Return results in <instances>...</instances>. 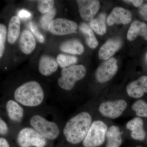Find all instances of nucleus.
Returning a JSON list of instances; mask_svg holds the SVG:
<instances>
[{
  "instance_id": "nucleus-30",
  "label": "nucleus",
  "mask_w": 147,
  "mask_h": 147,
  "mask_svg": "<svg viewBox=\"0 0 147 147\" xmlns=\"http://www.w3.org/2000/svg\"><path fill=\"white\" fill-rule=\"evenodd\" d=\"M8 132V127L6 123L1 118L0 119V134L1 135H5Z\"/></svg>"
},
{
  "instance_id": "nucleus-21",
  "label": "nucleus",
  "mask_w": 147,
  "mask_h": 147,
  "mask_svg": "<svg viewBox=\"0 0 147 147\" xmlns=\"http://www.w3.org/2000/svg\"><path fill=\"white\" fill-rule=\"evenodd\" d=\"M60 49L63 52L72 55H80L84 52V46L78 40H70L64 42L60 46Z\"/></svg>"
},
{
  "instance_id": "nucleus-20",
  "label": "nucleus",
  "mask_w": 147,
  "mask_h": 147,
  "mask_svg": "<svg viewBox=\"0 0 147 147\" xmlns=\"http://www.w3.org/2000/svg\"><path fill=\"white\" fill-rule=\"evenodd\" d=\"M20 19L17 16L11 18L9 23L7 40L11 44H13L17 40L20 32Z\"/></svg>"
},
{
  "instance_id": "nucleus-16",
  "label": "nucleus",
  "mask_w": 147,
  "mask_h": 147,
  "mask_svg": "<svg viewBox=\"0 0 147 147\" xmlns=\"http://www.w3.org/2000/svg\"><path fill=\"white\" fill-rule=\"evenodd\" d=\"M58 66L57 61L53 57L43 55L40 60L38 69L42 75L49 76L57 71Z\"/></svg>"
},
{
  "instance_id": "nucleus-26",
  "label": "nucleus",
  "mask_w": 147,
  "mask_h": 147,
  "mask_svg": "<svg viewBox=\"0 0 147 147\" xmlns=\"http://www.w3.org/2000/svg\"><path fill=\"white\" fill-rule=\"evenodd\" d=\"M56 10L53 8L49 12L45 13L41 17L40 23L42 28L45 30H48V26L50 23L53 21V19L56 15Z\"/></svg>"
},
{
  "instance_id": "nucleus-23",
  "label": "nucleus",
  "mask_w": 147,
  "mask_h": 147,
  "mask_svg": "<svg viewBox=\"0 0 147 147\" xmlns=\"http://www.w3.org/2000/svg\"><path fill=\"white\" fill-rule=\"evenodd\" d=\"M79 28L86 38L87 44L89 47L92 49H94L97 47L98 42L92 29L84 23L81 24Z\"/></svg>"
},
{
  "instance_id": "nucleus-17",
  "label": "nucleus",
  "mask_w": 147,
  "mask_h": 147,
  "mask_svg": "<svg viewBox=\"0 0 147 147\" xmlns=\"http://www.w3.org/2000/svg\"><path fill=\"white\" fill-rule=\"evenodd\" d=\"M36 42L34 36L27 30L22 32L19 39V47L24 54L29 55L35 48Z\"/></svg>"
},
{
  "instance_id": "nucleus-8",
  "label": "nucleus",
  "mask_w": 147,
  "mask_h": 147,
  "mask_svg": "<svg viewBox=\"0 0 147 147\" xmlns=\"http://www.w3.org/2000/svg\"><path fill=\"white\" fill-rule=\"evenodd\" d=\"M77 25L73 21L65 18H58L53 20L48 30L52 34L63 36L76 32Z\"/></svg>"
},
{
  "instance_id": "nucleus-12",
  "label": "nucleus",
  "mask_w": 147,
  "mask_h": 147,
  "mask_svg": "<svg viewBox=\"0 0 147 147\" xmlns=\"http://www.w3.org/2000/svg\"><path fill=\"white\" fill-rule=\"evenodd\" d=\"M127 94L130 97L139 98L147 93V76H143L131 82L126 87Z\"/></svg>"
},
{
  "instance_id": "nucleus-25",
  "label": "nucleus",
  "mask_w": 147,
  "mask_h": 147,
  "mask_svg": "<svg viewBox=\"0 0 147 147\" xmlns=\"http://www.w3.org/2000/svg\"><path fill=\"white\" fill-rule=\"evenodd\" d=\"M132 109L136 112L137 116L147 117V103L144 100H139L134 102Z\"/></svg>"
},
{
  "instance_id": "nucleus-3",
  "label": "nucleus",
  "mask_w": 147,
  "mask_h": 147,
  "mask_svg": "<svg viewBox=\"0 0 147 147\" xmlns=\"http://www.w3.org/2000/svg\"><path fill=\"white\" fill-rule=\"evenodd\" d=\"M86 69L82 65H74L63 69L61 76L58 79L59 86L62 89L70 90L77 81L85 77Z\"/></svg>"
},
{
  "instance_id": "nucleus-19",
  "label": "nucleus",
  "mask_w": 147,
  "mask_h": 147,
  "mask_svg": "<svg viewBox=\"0 0 147 147\" xmlns=\"http://www.w3.org/2000/svg\"><path fill=\"white\" fill-rule=\"evenodd\" d=\"M106 147H119L122 142L121 134L119 127L113 125L109 127L106 134Z\"/></svg>"
},
{
  "instance_id": "nucleus-35",
  "label": "nucleus",
  "mask_w": 147,
  "mask_h": 147,
  "mask_svg": "<svg viewBox=\"0 0 147 147\" xmlns=\"http://www.w3.org/2000/svg\"><path fill=\"white\" fill-rule=\"evenodd\" d=\"M141 147V146H137V147Z\"/></svg>"
},
{
  "instance_id": "nucleus-33",
  "label": "nucleus",
  "mask_w": 147,
  "mask_h": 147,
  "mask_svg": "<svg viewBox=\"0 0 147 147\" xmlns=\"http://www.w3.org/2000/svg\"><path fill=\"white\" fill-rule=\"evenodd\" d=\"M125 2L131 3L133 4V5L136 7H139L142 5L143 4V1L140 0H130V1H123Z\"/></svg>"
},
{
  "instance_id": "nucleus-11",
  "label": "nucleus",
  "mask_w": 147,
  "mask_h": 147,
  "mask_svg": "<svg viewBox=\"0 0 147 147\" xmlns=\"http://www.w3.org/2000/svg\"><path fill=\"white\" fill-rule=\"evenodd\" d=\"M132 15L127 9L121 7H115L108 16L107 23L108 26H112L115 24H129L131 21Z\"/></svg>"
},
{
  "instance_id": "nucleus-28",
  "label": "nucleus",
  "mask_w": 147,
  "mask_h": 147,
  "mask_svg": "<svg viewBox=\"0 0 147 147\" xmlns=\"http://www.w3.org/2000/svg\"><path fill=\"white\" fill-rule=\"evenodd\" d=\"M7 35L6 28L3 24L0 25V57H2L5 50L6 37Z\"/></svg>"
},
{
  "instance_id": "nucleus-13",
  "label": "nucleus",
  "mask_w": 147,
  "mask_h": 147,
  "mask_svg": "<svg viewBox=\"0 0 147 147\" xmlns=\"http://www.w3.org/2000/svg\"><path fill=\"white\" fill-rule=\"evenodd\" d=\"M122 45L120 39L112 38L102 45L98 52V57L101 60H107L113 56Z\"/></svg>"
},
{
  "instance_id": "nucleus-31",
  "label": "nucleus",
  "mask_w": 147,
  "mask_h": 147,
  "mask_svg": "<svg viewBox=\"0 0 147 147\" xmlns=\"http://www.w3.org/2000/svg\"><path fill=\"white\" fill-rule=\"evenodd\" d=\"M32 16V15L30 12L25 9H22L18 13V17L21 19H28L30 18Z\"/></svg>"
},
{
  "instance_id": "nucleus-14",
  "label": "nucleus",
  "mask_w": 147,
  "mask_h": 147,
  "mask_svg": "<svg viewBox=\"0 0 147 147\" xmlns=\"http://www.w3.org/2000/svg\"><path fill=\"white\" fill-rule=\"evenodd\" d=\"M143 120L140 117L134 118L127 122V128L131 130V137L134 140L143 141L145 139L146 133L144 127Z\"/></svg>"
},
{
  "instance_id": "nucleus-1",
  "label": "nucleus",
  "mask_w": 147,
  "mask_h": 147,
  "mask_svg": "<svg viewBox=\"0 0 147 147\" xmlns=\"http://www.w3.org/2000/svg\"><path fill=\"white\" fill-rule=\"evenodd\" d=\"M92 123L91 116L87 112H82L72 117L63 128L66 140L72 144H77L84 141Z\"/></svg>"
},
{
  "instance_id": "nucleus-34",
  "label": "nucleus",
  "mask_w": 147,
  "mask_h": 147,
  "mask_svg": "<svg viewBox=\"0 0 147 147\" xmlns=\"http://www.w3.org/2000/svg\"><path fill=\"white\" fill-rule=\"evenodd\" d=\"M0 147H10L7 140L4 137L0 138Z\"/></svg>"
},
{
  "instance_id": "nucleus-6",
  "label": "nucleus",
  "mask_w": 147,
  "mask_h": 147,
  "mask_svg": "<svg viewBox=\"0 0 147 147\" xmlns=\"http://www.w3.org/2000/svg\"><path fill=\"white\" fill-rule=\"evenodd\" d=\"M107 126L101 121H95L92 123L86 138L83 142L84 147H96L105 141Z\"/></svg>"
},
{
  "instance_id": "nucleus-29",
  "label": "nucleus",
  "mask_w": 147,
  "mask_h": 147,
  "mask_svg": "<svg viewBox=\"0 0 147 147\" xmlns=\"http://www.w3.org/2000/svg\"><path fill=\"white\" fill-rule=\"evenodd\" d=\"M30 28L31 30L33 33L34 34L35 36L39 42H43L44 41V38L43 35L39 31L36 26L32 22H30L29 24Z\"/></svg>"
},
{
  "instance_id": "nucleus-5",
  "label": "nucleus",
  "mask_w": 147,
  "mask_h": 147,
  "mask_svg": "<svg viewBox=\"0 0 147 147\" xmlns=\"http://www.w3.org/2000/svg\"><path fill=\"white\" fill-rule=\"evenodd\" d=\"M47 139L32 127H24L17 134L16 141L20 147H45Z\"/></svg>"
},
{
  "instance_id": "nucleus-27",
  "label": "nucleus",
  "mask_w": 147,
  "mask_h": 147,
  "mask_svg": "<svg viewBox=\"0 0 147 147\" xmlns=\"http://www.w3.org/2000/svg\"><path fill=\"white\" fill-rule=\"evenodd\" d=\"M55 1L52 0H40L38 1V9L42 13H47L53 9Z\"/></svg>"
},
{
  "instance_id": "nucleus-10",
  "label": "nucleus",
  "mask_w": 147,
  "mask_h": 147,
  "mask_svg": "<svg viewBox=\"0 0 147 147\" xmlns=\"http://www.w3.org/2000/svg\"><path fill=\"white\" fill-rule=\"evenodd\" d=\"M80 16L85 21H91L94 18L100 8V3L96 0L76 1Z\"/></svg>"
},
{
  "instance_id": "nucleus-18",
  "label": "nucleus",
  "mask_w": 147,
  "mask_h": 147,
  "mask_svg": "<svg viewBox=\"0 0 147 147\" xmlns=\"http://www.w3.org/2000/svg\"><path fill=\"white\" fill-rule=\"evenodd\" d=\"M140 36L147 41V25L144 22L139 21H134L131 24L127 32V39L132 41Z\"/></svg>"
},
{
  "instance_id": "nucleus-15",
  "label": "nucleus",
  "mask_w": 147,
  "mask_h": 147,
  "mask_svg": "<svg viewBox=\"0 0 147 147\" xmlns=\"http://www.w3.org/2000/svg\"><path fill=\"white\" fill-rule=\"evenodd\" d=\"M6 110L9 118L12 121L19 123L24 117V108L16 100H9L6 103Z\"/></svg>"
},
{
  "instance_id": "nucleus-22",
  "label": "nucleus",
  "mask_w": 147,
  "mask_h": 147,
  "mask_svg": "<svg viewBox=\"0 0 147 147\" xmlns=\"http://www.w3.org/2000/svg\"><path fill=\"white\" fill-rule=\"evenodd\" d=\"M105 19L106 15L102 13L99 14L96 18H93L90 22L91 28L97 34L102 35L106 33Z\"/></svg>"
},
{
  "instance_id": "nucleus-9",
  "label": "nucleus",
  "mask_w": 147,
  "mask_h": 147,
  "mask_svg": "<svg viewBox=\"0 0 147 147\" xmlns=\"http://www.w3.org/2000/svg\"><path fill=\"white\" fill-rule=\"evenodd\" d=\"M117 70V60L114 58H111L98 68L96 72V78L99 83L108 82L116 74Z\"/></svg>"
},
{
  "instance_id": "nucleus-2",
  "label": "nucleus",
  "mask_w": 147,
  "mask_h": 147,
  "mask_svg": "<svg viewBox=\"0 0 147 147\" xmlns=\"http://www.w3.org/2000/svg\"><path fill=\"white\" fill-rule=\"evenodd\" d=\"M15 100L21 105L28 107L39 106L43 101L44 93L38 82L29 81L17 88L13 94Z\"/></svg>"
},
{
  "instance_id": "nucleus-24",
  "label": "nucleus",
  "mask_w": 147,
  "mask_h": 147,
  "mask_svg": "<svg viewBox=\"0 0 147 147\" xmlns=\"http://www.w3.org/2000/svg\"><path fill=\"white\" fill-rule=\"evenodd\" d=\"M57 61L58 65L63 69L74 65L77 62V59L73 56L60 54L57 57Z\"/></svg>"
},
{
  "instance_id": "nucleus-32",
  "label": "nucleus",
  "mask_w": 147,
  "mask_h": 147,
  "mask_svg": "<svg viewBox=\"0 0 147 147\" xmlns=\"http://www.w3.org/2000/svg\"><path fill=\"white\" fill-rule=\"evenodd\" d=\"M139 12L142 18L147 21V4L143 5L140 7Z\"/></svg>"
},
{
  "instance_id": "nucleus-4",
  "label": "nucleus",
  "mask_w": 147,
  "mask_h": 147,
  "mask_svg": "<svg viewBox=\"0 0 147 147\" xmlns=\"http://www.w3.org/2000/svg\"><path fill=\"white\" fill-rule=\"evenodd\" d=\"M30 123L31 127L46 139L55 140L59 135L60 131L58 125L55 122L47 120L42 116H33L30 119Z\"/></svg>"
},
{
  "instance_id": "nucleus-7",
  "label": "nucleus",
  "mask_w": 147,
  "mask_h": 147,
  "mask_svg": "<svg viewBox=\"0 0 147 147\" xmlns=\"http://www.w3.org/2000/svg\"><path fill=\"white\" fill-rule=\"evenodd\" d=\"M127 107L125 100L119 99L114 101L102 102L99 107V111L102 115L111 119L119 117Z\"/></svg>"
}]
</instances>
